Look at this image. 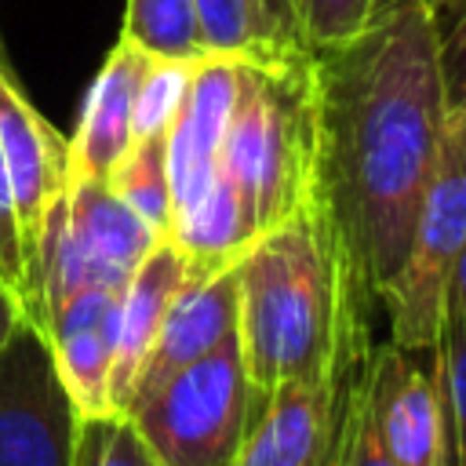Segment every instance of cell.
I'll return each mask as SVG.
<instances>
[{
	"mask_svg": "<svg viewBox=\"0 0 466 466\" xmlns=\"http://www.w3.org/2000/svg\"><path fill=\"white\" fill-rule=\"evenodd\" d=\"M313 55L320 193L364 288L379 302L404 262L444 142L441 18L426 0H379L360 36Z\"/></svg>",
	"mask_w": 466,
	"mask_h": 466,
	"instance_id": "6da1fadb",
	"label": "cell"
},
{
	"mask_svg": "<svg viewBox=\"0 0 466 466\" xmlns=\"http://www.w3.org/2000/svg\"><path fill=\"white\" fill-rule=\"evenodd\" d=\"M237 342L251 397L353 382L375 350L371 291L317 193L237 258Z\"/></svg>",
	"mask_w": 466,
	"mask_h": 466,
	"instance_id": "7a4b0ae2",
	"label": "cell"
},
{
	"mask_svg": "<svg viewBox=\"0 0 466 466\" xmlns=\"http://www.w3.org/2000/svg\"><path fill=\"white\" fill-rule=\"evenodd\" d=\"M218 171L240 193L255 233L320 193V87L309 47H266L237 58Z\"/></svg>",
	"mask_w": 466,
	"mask_h": 466,
	"instance_id": "3957f363",
	"label": "cell"
},
{
	"mask_svg": "<svg viewBox=\"0 0 466 466\" xmlns=\"http://www.w3.org/2000/svg\"><path fill=\"white\" fill-rule=\"evenodd\" d=\"M124 415L160 466H233L251 419V382L237 331L131 400Z\"/></svg>",
	"mask_w": 466,
	"mask_h": 466,
	"instance_id": "277c9868",
	"label": "cell"
},
{
	"mask_svg": "<svg viewBox=\"0 0 466 466\" xmlns=\"http://www.w3.org/2000/svg\"><path fill=\"white\" fill-rule=\"evenodd\" d=\"M466 244V113L448 109L437 171L411 226L397 277L379 302L390 317V342L408 353H430L448 317V280Z\"/></svg>",
	"mask_w": 466,
	"mask_h": 466,
	"instance_id": "5b68a950",
	"label": "cell"
},
{
	"mask_svg": "<svg viewBox=\"0 0 466 466\" xmlns=\"http://www.w3.org/2000/svg\"><path fill=\"white\" fill-rule=\"evenodd\" d=\"M76 426L47 335L22 320L0 350V466H73Z\"/></svg>",
	"mask_w": 466,
	"mask_h": 466,
	"instance_id": "8992f818",
	"label": "cell"
},
{
	"mask_svg": "<svg viewBox=\"0 0 466 466\" xmlns=\"http://www.w3.org/2000/svg\"><path fill=\"white\" fill-rule=\"evenodd\" d=\"M0 157L11 182L15 222H18V248H22L18 299H22L40 255L47 215L69 186V142L29 102L15 73H0Z\"/></svg>",
	"mask_w": 466,
	"mask_h": 466,
	"instance_id": "52a82bcc",
	"label": "cell"
},
{
	"mask_svg": "<svg viewBox=\"0 0 466 466\" xmlns=\"http://www.w3.org/2000/svg\"><path fill=\"white\" fill-rule=\"evenodd\" d=\"M357 379L339 386H280L251 397V419L233 466H339Z\"/></svg>",
	"mask_w": 466,
	"mask_h": 466,
	"instance_id": "ba28073f",
	"label": "cell"
},
{
	"mask_svg": "<svg viewBox=\"0 0 466 466\" xmlns=\"http://www.w3.org/2000/svg\"><path fill=\"white\" fill-rule=\"evenodd\" d=\"M124 288H80L62 299L47 317V342L58 379L80 419L109 415V371L116 350V309Z\"/></svg>",
	"mask_w": 466,
	"mask_h": 466,
	"instance_id": "9c48e42d",
	"label": "cell"
},
{
	"mask_svg": "<svg viewBox=\"0 0 466 466\" xmlns=\"http://www.w3.org/2000/svg\"><path fill=\"white\" fill-rule=\"evenodd\" d=\"M368 404L393 466H437L441 408L430 368L415 364L408 350L375 346L364 371Z\"/></svg>",
	"mask_w": 466,
	"mask_h": 466,
	"instance_id": "30bf717a",
	"label": "cell"
},
{
	"mask_svg": "<svg viewBox=\"0 0 466 466\" xmlns=\"http://www.w3.org/2000/svg\"><path fill=\"white\" fill-rule=\"evenodd\" d=\"M237 95V58L204 55L193 69L189 95L167 131V182L175 215L193 208L218 175V153Z\"/></svg>",
	"mask_w": 466,
	"mask_h": 466,
	"instance_id": "8fae6325",
	"label": "cell"
},
{
	"mask_svg": "<svg viewBox=\"0 0 466 466\" xmlns=\"http://www.w3.org/2000/svg\"><path fill=\"white\" fill-rule=\"evenodd\" d=\"M237 313H240L237 262L211 277H186V284L178 288V295L171 299V306L160 320V331H157L153 350L138 371L131 400L153 393L164 379H171L197 357L211 353L215 346H222L237 331Z\"/></svg>",
	"mask_w": 466,
	"mask_h": 466,
	"instance_id": "7c38bea8",
	"label": "cell"
},
{
	"mask_svg": "<svg viewBox=\"0 0 466 466\" xmlns=\"http://www.w3.org/2000/svg\"><path fill=\"white\" fill-rule=\"evenodd\" d=\"M146 62L149 55L124 36L106 55L102 69L87 87L76 131L69 138V182H106L109 167L131 146V109Z\"/></svg>",
	"mask_w": 466,
	"mask_h": 466,
	"instance_id": "4fadbf2b",
	"label": "cell"
},
{
	"mask_svg": "<svg viewBox=\"0 0 466 466\" xmlns=\"http://www.w3.org/2000/svg\"><path fill=\"white\" fill-rule=\"evenodd\" d=\"M189 266L186 255L171 244L160 240L142 266L131 273V280L120 291V309H116V350H113V371H109V404L113 411H124L131 400V390L138 382V371L153 350V339L160 331V320L186 284Z\"/></svg>",
	"mask_w": 466,
	"mask_h": 466,
	"instance_id": "5bb4252c",
	"label": "cell"
},
{
	"mask_svg": "<svg viewBox=\"0 0 466 466\" xmlns=\"http://www.w3.org/2000/svg\"><path fill=\"white\" fill-rule=\"evenodd\" d=\"M255 237L258 233L251 226V215H248L240 193L218 171L211 178L208 193L193 208L175 215L167 240L186 255L189 277H211L218 269H229L251 248Z\"/></svg>",
	"mask_w": 466,
	"mask_h": 466,
	"instance_id": "9a60e30c",
	"label": "cell"
},
{
	"mask_svg": "<svg viewBox=\"0 0 466 466\" xmlns=\"http://www.w3.org/2000/svg\"><path fill=\"white\" fill-rule=\"evenodd\" d=\"M106 186L157 233L171 237L175 226V204H171V182H167V135L153 138H131V146L120 153V160L109 167Z\"/></svg>",
	"mask_w": 466,
	"mask_h": 466,
	"instance_id": "2e32d148",
	"label": "cell"
},
{
	"mask_svg": "<svg viewBox=\"0 0 466 466\" xmlns=\"http://www.w3.org/2000/svg\"><path fill=\"white\" fill-rule=\"evenodd\" d=\"M433 390L441 408L437 466H466V313L444 317L441 339L430 350Z\"/></svg>",
	"mask_w": 466,
	"mask_h": 466,
	"instance_id": "e0dca14e",
	"label": "cell"
},
{
	"mask_svg": "<svg viewBox=\"0 0 466 466\" xmlns=\"http://www.w3.org/2000/svg\"><path fill=\"white\" fill-rule=\"evenodd\" d=\"M120 36L153 58H204L193 0H127Z\"/></svg>",
	"mask_w": 466,
	"mask_h": 466,
	"instance_id": "ac0fdd59",
	"label": "cell"
},
{
	"mask_svg": "<svg viewBox=\"0 0 466 466\" xmlns=\"http://www.w3.org/2000/svg\"><path fill=\"white\" fill-rule=\"evenodd\" d=\"M200 58H153L142 69L135 109H131V138L167 135L193 84V69Z\"/></svg>",
	"mask_w": 466,
	"mask_h": 466,
	"instance_id": "d6986e66",
	"label": "cell"
},
{
	"mask_svg": "<svg viewBox=\"0 0 466 466\" xmlns=\"http://www.w3.org/2000/svg\"><path fill=\"white\" fill-rule=\"evenodd\" d=\"M204 55L244 58L273 47L251 0H193Z\"/></svg>",
	"mask_w": 466,
	"mask_h": 466,
	"instance_id": "ffe728a7",
	"label": "cell"
},
{
	"mask_svg": "<svg viewBox=\"0 0 466 466\" xmlns=\"http://www.w3.org/2000/svg\"><path fill=\"white\" fill-rule=\"evenodd\" d=\"M288 7L299 44L309 51H328L360 36L375 18L379 0H288Z\"/></svg>",
	"mask_w": 466,
	"mask_h": 466,
	"instance_id": "44dd1931",
	"label": "cell"
},
{
	"mask_svg": "<svg viewBox=\"0 0 466 466\" xmlns=\"http://www.w3.org/2000/svg\"><path fill=\"white\" fill-rule=\"evenodd\" d=\"M73 466H160L124 411L91 415L76 426Z\"/></svg>",
	"mask_w": 466,
	"mask_h": 466,
	"instance_id": "7402d4cb",
	"label": "cell"
},
{
	"mask_svg": "<svg viewBox=\"0 0 466 466\" xmlns=\"http://www.w3.org/2000/svg\"><path fill=\"white\" fill-rule=\"evenodd\" d=\"M368 371V368H364ZM339 466H393L386 448H382V437H379V426H375V415H371V404H368V386H364V375L357 379L353 393H350V408H346V433H342V455H339Z\"/></svg>",
	"mask_w": 466,
	"mask_h": 466,
	"instance_id": "603a6c76",
	"label": "cell"
},
{
	"mask_svg": "<svg viewBox=\"0 0 466 466\" xmlns=\"http://www.w3.org/2000/svg\"><path fill=\"white\" fill-rule=\"evenodd\" d=\"M441 73H444V91H448V109H451L466 95V4L451 33L448 36L441 33Z\"/></svg>",
	"mask_w": 466,
	"mask_h": 466,
	"instance_id": "cb8c5ba5",
	"label": "cell"
},
{
	"mask_svg": "<svg viewBox=\"0 0 466 466\" xmlns=\"http://www.w3.org/2000/svg\"><path fill=\"white\" fill-rule=\"evenodd\" d=\"M255 4V15L269 36L273 47H302L299 36H295V22H291V7L288 0H251Z\"/></svg>",
	"mask_w": 466,
	"mask_h": 466,
	"instance_id": "d4e9b609",
	"label": "cell"
},
{
	"mask_svg": "<svg viewBox=\"0 0 466 466\" xmlns=\"http://www.w3.org/2000/svg\"><path fill=\"white\" fill-rule=\"evenodd\" d=\"M25 320V309H22V299L18 291L0 277V350L7 346V339L15 335V328Z\"/></svg>",
	"mask_w": 466,
	"mask_h": 466,
	"instance_id": "484cf974",
	"label": "cell"
},
{
	"mask_svg": "<svg viewBox=\"0 0 466 466\" xmlns=\"http://www.w3.org/2000/svg\"><path fill=\"white\" fill-rule=\"evenodd\" d=\"M451 313H466V244H462L455 269H451V280H448V317Z\"/></svg>",
	"mask_w": 466,
	"mask_h": 466,
	"instance_id": "4316f807",
	"label": "cell"
},
{
	"mask_svg": "<svg viewBox=\"0 0 466 466\" xmlns=\"http://www.w3.org/2000/svg\"><path fill=\"white\" fill-rule=\"evenodd\" d=\"M462 4H466V0H426V7H430L437 18H441L444 11H451V7H462Z\"/></svg>",
	"mask_w": 466,
	"mask_h": 466,
	"instance_id": "83f0119b",
	"label": "cell"
},
{
	"mask_svg": "<svg viewBox=\"0 0 466 466\" xmlns=\"http://www.w3.org/2000/svg\"><path fill=\"white\" fill-rule=\"evenodd\" d=\"M0 73H15V69H11V58H7V51H4V40H0Z\"/></svg>",
	"mask_w": 466,
	"mask_h": 466,
	"instance_id": "f1b7e54d",
	"label": "cell"
},
{
	"mask_svg": "<svg viewBox=\"0 0 466 466\" xmlns=\"http://www.w3.org/2000/svg\"><path fill=\"white\" fill-rule=\"evenodd\" d=\"M451 109H462V113H466V95H462V98H459V102H455Z\"/></svg>",
	"mask_w": 466,
	"mask_h": 466,
	"instance_id": "f546056e",
	"label": "cell"
},
{
	"mask_svg": "<svg viewBox=\"0 0 466 466\" xmlns=\"http://www.w3.org/2000/svg\"><path fill=\"white\" fill-rule=\"evenodd\" d=\"M0 277H4V266H0ZM4 280H7V277H4Z\"/></svg>",
	"mask_w": 466,
	"mask_h": 466,
	"instance_id": "4dcf8cb0",
	"label": "cell"
}]
</instances>
